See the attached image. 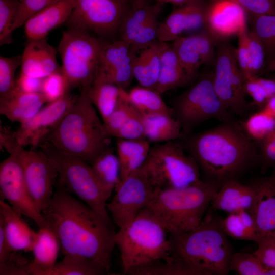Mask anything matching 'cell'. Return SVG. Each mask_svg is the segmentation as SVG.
Here are the masks:
<instances>
[{"mask_svg":"<svg viewBox=\"0 0 275 275\" xmlns=\"http://www.w3.org/2000/svg\"><path fill=\"white\" fill-rule=\"evenodd\" d=\"M207 0H190L176 6L160 22L158 40L172 42L185 33L204 29Z\"/></svg>","mask_w":275,"mask_h":275,"instance_id":"20","label":"cell"},{"mask_svg":"<svg viewBox=\"0 0 275 275\" xmlns=\"http://www.w3.org/2000/svg\"><path fill=\"white\" fill-rule=\"evenodd\" d=\"M248 29L238 35V46L236 48V58L244 80L252 78L250 51L248 44Z\"/></svg>","mask_w":275,"mask_h":275,"instance_id":"50","label":"cell"},{"mask_svg":"<svg viewBox=\"0 0 275 275\" xmlns=\"http://www.w3.org/2000/svg\"><path fill=\"white\" fill-rule=\"evenodd\" d=\"M162 5L148 0L128 7L119 29L120 39L137 52L158 40V17Z\"/></svg>","mask_w":275,"mask_h":275,"instance_id":"16","label":"cell"},{"mask_svg":"<svg viewBox=\"0 0 275 275\" xmlns=\"http://www.w3.org/2000/svg\"><path fill=\"white\" fill-rule=\"evenodd\" d=\"M19 154L29 193L36 208L42 213L53 196L58 172L42 150L23 148Z\"/></svg>","mask_w":275,"mask_h":275,"instance_id":"15","label":"cell"},{"mask_svg":"<svg viewBox=\"0 0 275 275\" xmlns=\"http://www.w3.org/2000/svg\"><path fill=\"white\" fill-rule=\"evenodd\" d=\"M104 41L89 32L69 28L63 33L58 51L62 72L68 89L78 88L87 91L98 71Z\"/></svg>","mask_w":275,"mask_h":275,"instance_id":"7","label":"cell"},{"mask_svg":"<svg viewBox=\"0 0 275 275\" xmlns=\"http://www.w3.org/2000/svg\"><path fill=\"white\" fill-rule=\"evenodd\" d=\"M190 84L171 43L162 42L159 77L154 90L162 94Z\"/></svg>","mask_w":275,"mask_h":275,"instance_id":"27","label":"cell"},{"mask_svg":"<svg viewBox=\"0 0 275 275\" xmlns=\"http://www.w3.org/2000/svg\"><path fill=\"white\" fill-rule=\"evenodd\" d=\"M0 144L1 149H5L9 154L19 152L23 148L17 141L15 131L2 125H1Z\"/></svg>","mask_w":275,"mask_h":275,"instance_id":"55","label":"cell"},{"mask_svg":"<svg viewBox=\"0 0 275 275\" xmlns=\"http://www.w3.org/2000/svg\"><path fill=\"white\" fill-rule=\"evenodd\" d=\"M261 108V109L275 118V95L269 98Z\"/></svg>","mask_w":275,"mask_h":275,"instance_id":"57","label":"cell"},{"mask_svg":"<svg viewBox=\"0 0 275 275\" xmlns=\"http://www.w3.org/2000/svg\"><path fill=\"white\" fill-rule=\"evenodd\" d=\"M252 77L259 76L265 73L267 65L263 46L259 39L250 31L248 33Z\"/></svg>","mask_w":275,"mask_h":275,"instance_id":"47","label":"cell"},{"mask_svg":"<svg viewBox=\"0 0 275 275\" xmlns=\"http://www.w3.org/2000/svg\"><path fill=\"white\" fill-rule=\"evenodd\" d=\"M129 99L132 104L143 114H163L173 115L161 97V94L154 89L138 86L128 91Z\"/></svg>","mask_w":275,"mask_h":275,"instance_id":"36","label":"cell"},{"mask_svg":"<svg viewBox=\"0 0 275 275\" xmlns=\"http://www.w3.org/2000/svg\"><path fill=\"white\" fill-rule=\"evenodd\" d=\"M219 222L228 237L257 243L260 241L254 218L248 211L229 213L226 217L219 219Z\"/></svg>","mask_w":275,"mask_h":275,"instance_id":"33","label":"cell"},{"mask_svg":"<svg viewBox=\"0 0 275 275\" xmlns=\"http://www.w3.org/2000/svg\"><path fill=\"white\" fill-rule=\"evenodd\" d=\"M91 165L107 200L120 181L121 167L117 155L109 147Z\"/></svg>","mask_w":275,"mask_h":275,"instance_id":"31","label":"cell"},{"mask_svg":"<svg viewBox=\"0 0 275 275\" xmlns=\"http://www.w3.org/2000/svg\"><path fill=\"white\" fill-rule=\"evenodd\" d=\"M244 88L254 103L261 107L271 97L275 95V78L260 76L244 80Z\"/></svg>","mask_w":275,"mask_h":275,"instance_id":"40","label":"cell"},{"mask_svg":"<svg viewBox=\"0 0 275 275\" xmlns=\"http://www.w3.org/2000/svg\"><path fill=\"white\" fill-rule=\"evenodd\" d=\"M69 91L61 68L43 79L41 93L47 103L60 99Z\"/></svg>","mask_w":275,"mask_h":275,"instance_id":"44","label":"cell"},{"mask_svg":"<svg viewBox=\"0 0 275 275\" xmlns=\"http://www.w3.org/2000/svg\"><path fill=\"white\" fill-rule=\"evenodd\" d=\"M111 138L95 107L87 93L81 91L72 107L44 142L91 164L111 147Z\"/></svg>","mask_w":275,"mask_h":275,"instance_id":"3","label":"cell"},{"mask_svg":"<svg viewBox=\"0 0 275 275\" xmlns=\"http://www.w3.org/2000/svg\"><path fill=\"white\" fill-rule=\"evenodd\" d=\"M136 108L129 99L128 92L122 88L115 108L107 119L103 122L105 129L111 138Z\"/></svg>","mask_w":275,"mask_h":275,"instance_id":"41","label":"cell"},{"mask_svg":"<svg viewBox=\"0 0 275 275\" xmlns=\"http://www.w3.org/2000/svg\"><path fill=\"white\" fill-rule=\"evenodd\" d=\"M190 83L198 77L203 65L201 56L191 35L181 36L171 43Z\"/></svg>","mask_w":275,"mask_h":275,"instance_id":"35","label":"cell"},{"mask_svg":"<svg viewBox=\"0 0 275 275\" xmlns=\"http://www.w3.org/2000/svg\"><path fill=\"white\" fill-rule=\"evenodd\" d=\"M161 46L162 42L157 40L136 53L132 71L141 86L154 89L159 77Z\"/></svg>","mask_w":275,"mask_h":275,"instance_id":"28","label":"cell"},{"mask_svg":"<svg viewBox=\"0 0 275 275\" xmlns=\"http://www.w3.org/2000/svg\"><path fill=\"white\" fill-rule=\"evenodd\" d=\"M77 0H57L30 17L24 23L27 40L45 38L53 29L66 23Z\"/></svg>","mask_w":275,"mask_h":275,"instance_id":"22","label":"cell"},{"mask_svg":"<svg viewBox=\"0 0 275 275\" xmlns=\"http://www.w3.org/2000/svg\"><path fill=\"white\" fill-rule=\"evenodd\" d=\"M176 141L151 147L143 165L155 189L181 188L202 180L196 161Z\"/></svg>","mask_w":275,"mask_h":275,"instance_id":"8","label":"cell"},{"mask_svg":"<svg viewBox=\"0 0 275 275\" xmlns=\"http://www.w3.org/2000/svg\"><path fill=\"white\" fill-rule=\"evenodd\" d=\"M60 249L59 238L50 228H39L31 251L33 259L28 265L29 274L48 275L57 263Z\"/></svg>","mask_w":275,"mask_h":275,"instance_id":"25","label":"cell"},{"mask_svg":"<svg viewBox=\"0 0 275 275\" xmlns=\"http://www.w3.org/2000/svg\"><path fill=\"white\" fill-rule=\"evenodd\" d=\"M213 66L212 82L218 97L232 114L245 115L249 104L244 79L238 65L236 48L228 39L217 42Z\"/></svg>","mask_w":275,"mask_h":275,"instance_id":"11","label":"cell"},{"mask_svg":"<svg viewBox=\"0 0 275 275\" xmlns=\"http://www.w3.org/2000/svg\"><path fill=\"white\" fill-rule=\"evenodd\" d=\"M43 79L31 76L20 72L16 79L15 89L25 93H41Z\"/></svg>","mask_w":275,"mask_h":275,"instance_id":"54","label":"cell"},{"mask_svg":"<svg viewBox=\"0 0 275 275\" xmlns=\"http://www.w3.org/2000/svg\"><path fill=\"white\" fill-rule=\"evenodd\" d=\"M56 49L47 38L27 40L21 55V72L35 77L44 78L61 69Z\"/></svg>","mask_w":275,"mask_h":275,"instance_id":"23","label":"cell"},{"mask_svg":"<svg viewBox=\"0 0 275 275\" xmlns=\"http://www.w3.org/2000/svg\"><path fill=\"white\" fill-rule=\"evenodd\" d=\"M275 127V118L260 109L251 114L244 121L242 128L253 141L261 142Z\"/></svg>","mask_w":275,"mask_h":275,"instance_id":"39","label":"cell"},{"mask_svg":"<svg viewBox=\"0 0 275 275\" xmlns=\"http://www.w3.org/2000/svg\"><path fill=\"white\" fill-rule=\"evenodd\" d=\"M247 13L236 0H207L204 29L217 42L248 29Z\"/></svg>","mask_w":275,"mask_h":275,"instance_id":"19","label":"cell"},{"mask_svg":"<svg viewBox=\"0 0 275 275\" xmlns=\"http://www.w3.org/2000/svg\"><path fill=\"white\" fill-rule=\"evenodd\" d=\"M122 89L114 84L96 78L88 90L84 92L87 93L104 122L115 108Z\"/></svg>","mask_w":275,"mask_h":275,"instance_id":"32","label":"cell"},{"mask_svg":"<svg viewBox=\"0 0 275 275\" xmlns=\"http://www.w3.org/2000/svg\"><path fill=\"white\" fill-rule=\"evenodd\" d=\"M41 145L56 169L58 182L92 209L110 218L106 208L107 200L91 165L79 157L57 149L47 142Z\"/></svg>","mask_w":275,"mask_h":275,"instance_id":"10","label":"cell"},{"mask_svg":"<svg viewBox=\"0 0 275 275\" xmlns=\"http://www.w3.org/2000/svg\"><path fill=\"white\" fill-rule=\"evenodd\" d=\"M155 2L159 3L161 4H171L175 6H179L183 4L190 0H154Z\"/></svg>","mask_w":275,"mask_h":275,"instance_id":"58","label":"cell"},{"mask_svg":"<svg viewBox=\"0 0 275 275\" xmlns=\"http://www.w3.org/2000/svg\"><path fill=\"white\" fill-rule=\"evenodd\" d=\"M122 3L127 7H129L134 4L140 3L141 2L148 0H121Z\"/></svg>","mask_w":275,"mask_h":275,"instance_id":"60","label":"cell"},{"mask_svg":"<svg viewBox=\"0 0 275 275\" xmlns=\"http://www.w3.org/2000/svg\"><path fill=\"white\" fill-rule=\"evenodd\" d=\"M168 232L147 207L115 236L123 274L132 269L163 259L171 253Z\"/></svg>","mask_w":275,"mask_h":275,"instance_id":"6","label":"cell"},{"mask_svg":"<svg viewBox=\"0 0 275 275\" xmlns=\"http://www.w3.org/2000/svg\"><path fill=\"white\" fill-rule=\"evenodd\" d=\"M113 137L127 140H146L143 114L136 108Z\"/></svg>","mask_w":275,"mask_h":275,"instance_id":"46","label":"cell"},{"mask_svg":"<svg viewBox=\"0 0 275 275\" xmlns=\"http://www.w3.org/2000/svg\"><path fill=\"white\" fill-rule=\"evenodd\" d=\"M43 106L42 105L24 106L0 102V113L11 122L21 124L32 118Z\"/></svg>","mask_w":275,"mask_h":275,"instance_id":"48","label":"cell"},{"mask_svg":"<svg viewBox=\"0 0 275 275\" xmlns=\"http://www.w3.org/2000/svg\"><path fill=\"white\" fill-rule=\"evenodd\" d=\"M19 152L9 154L1 163V199L6 200L16 211L31 219L38 228L45 226L44 217L36 208L28 189Z\"/></svg>","mask_w":275,"mask_h":275,"instance_id":"14","label":"cell"},{"mask_svg":"<svg viewBox=\"0 0 275 275\" xmlns=\"http://www.w3.org/2000/svg\"><path fill=\"white\" fill-rule=\"evenodd\" d=\"M127 9L121 0H77L66 24L69 28L108 36L118 32Z\"/></svg>","mask_w":275,"mask_h":275,"instance_id":"13","label":"cell"},{"mask_svg":"<svg viewBox=\"0 0 275 275\" xmlns=\"http://www.w3.org/2000/svg\"><path fill=\"white\" fill-rule=\"evenodd\" d=\"M250 17V31L262 44L268 64L275 58V15Z\"/></svg>","mask_w":275,"mask_h":275,"instance_id":"37","label":"cell"},{"mask_svg":"<svg viewBox=\"0 0 275 275\" xmlns=\"http://www.w3.org/2000/svg\"><path fill=\"white\" fill-rule=\"evenodd\" d=\"M180 139L197 163L203 181L219 188L228 181L237 180L259 161L255 143L242 127L231 121Z\"/></svg>","mask_w":275,"mask_h":275,"instance_id":"2","label":"cell"},{"mask_svg":"<svg viewBox=\"0 0 275 275\" xmlns=\"http://www.w3.org/2000/svg\"><path fill=\"white\" fill-rule=\"evenodd\" d=\"M137 52L121 39L112 42L104 41L96 78L125 89L134 78L132 66Z\"/></svg>","mask_w":275,"mask_h":275,"instance_id":"18","label":"cell"},{"mask_svg":"<svg viewBox=\"0 0 275 275\" xmlns=\"http://www.w3.org/2000/svg\"><path fill=\"white\" fill-rule=\"evenodd\" d=\"M78 96L70 91L60 99L43 106L30 120L15 131L19 144L32 149L41 145L76 101Z\"/></svg>","mask_w":275,"mask_h":275,"instance_id":"17","label":"cell"},{"mask_svg":"<svg viewBox=\"0 0 275 275\" xmlns=\"http://www.w3.org/2000/svg\"><path fill=\"white\" fill-rule=\"evenodd\" d=\"M191 36L201 56L203 65L213 66L217 41L205 29Z\"/></svg>","mask_w":275,"mask_h":275,"instance_id":"45","label":"cell"},{"mask_svg":"<svg viewBox=\"0 0 275 275\" xmlns=\"http://www.w3.org/2000/svg\"><path fill=\"white\" fill-rule=\"evenodd\" d=\"M19 0H0V45L12 42V28L20 8Z\"/></svg>","mask_w":275,"mask_h":275,"instance_id":"42","label":"cell"},{"mask_svg":"<svg viewBox=\"0 0 275 275\" xmlns=\"http://www.w3.org/2000/svg\"><path fill=\"white\" fill-rule=\"evenodd\" d=\"M62 261L57 262L48 275H103L106 270L97 263L81 256L64 255Z\"/></svg>","mask_w":275,"mask_h":275,"instance_id":"34","label":"cell"},{"mask_svg":"<svg viewBox=\"0 0 275 275\" xmlns=\"http://www.w3.org/2000/svg\"><path fill=\"white\" fill-rule=\"evenodd\" d=\"M250 16L275 15V0H236Z\"/></svg>","mask_w":275,"mask_h":275,"instance_id":"52","label":"cell"},{"mask_svg":"<svg viewBox=\"0 0 275 275\" xmlns=\"http://www.w3.org/2000/svg\"><path fill=\"white\" fill-rule=\"evenodd\" d=\"M260 142L258 155L262 170L265 172L270 168L275 169V127Z\"/></svg>","mask_w":275,"mask_h":275,"instance_id":"51","label":"cell"},{"mask_svg":"<svg viewBox=\"0 0 275 275\" xmlns=\"http://www.w3.org/2000/svg\"><path fill=\"white\" fill-rule=\"evenodd\" d=\"M229 270L239 275H275V270L264 265L253 253H232Z\"/></svg>","mask_w":275,"mask_h":275,"instance_id":"38","label":"cell"},{"mask_svg":"<svg viewBox=\"0 0 275 275\" xmlns=\"http://www.w3.org/2000/svg\"><path fill=\"white\" fill-rule=\"evenodd\" d=\"M255 190L253 184L244 185L237 180L224 183L218 189L211 204L215 210L229 213L251 209L254 201Z\"/></svg>","mask_w":275,"mask_h":275,"instance_id":"26","label":"cell"},{"mask_svg":"<svg viewBox=\"0 0 275 275\" xmlns=\"http://www.w3.org/2000/svg\"><path fill=\"white\" fill-rule=\"evenodd\" d=\"M21 64V56H0V99L7 97L15 90V73Z\"/></svg>","mask_w":275,"mask_h":275,"instance_id":"43","label":"cell"},{"mask_svg":"<svg viewBox=\"0 0 275 275\" xmlns=\"http://www.w3.org/2000/svg\"><path fill=\"white\" fill-rule=\"evenodd\" d=\"M22 215L4 200H0V223L6 238L14 252H30L37 237L33 230L21 217Z\"/></svg>","mask_w":275,"mask_h":275,"instance_id":"24","label":"cell"},{"mask_svg":"<svg viewBox=\"0 0 275 275\" xmlns=\"http://www.w3.org/2000/svg\"><path fill=\"white\" fill-rule=\"evenodd\" d=\"M12 250L6 238L3 226L0 223V264L7 261L12 256Z\"/></svg>","mask_w":275,"mask_h":275,"instance_id":"56","label":"cell"},{"mask_svg":"<svg viewBox=\"0 0 275 275\" xmlns=\"http://www.w3.org/2000/svg\"><path fill=\"white\" fill-rule=\"evenodd\" d=\"M275 71V58L269 61L266 67L265 72H270Z\"/></svg>","mask_w":275,"mask_h":275,"instance_id":"59","label":"cell"},{"mask_svg":"<svg viewBox=\"0 0 275 275\" xmlns=\"http://www.w3.org/2000/svg\"><path fill=\"white\" fill-rule=\"evenodd\" d=\"M170 254L200 275H226L232 254L228 236L219 219L206 212L200 225L190 231L169 235Z\"/></svg>","mask_w":275,"mask_h":275,"instance_id":"4","label":"cell"},{"mask_svg":"<svg viewBox=\"0 0 275 275\" xmlns=\"http://www.w3.org/2000/svg\"><path fill=\"white\" fill-rule=\"evenodd\" d=\"M155 190L143 166L122 180L106 205L113 223L126 226L148 206Z\"/></svg>","mask_w":275,"mask_h":275,"instance_id":"12","label":"cell"},{"mask_svg":"<svg viewBox=\"0 0 275 275\" xmlns=\"http://www.w3.org/2000/svg\"><path fill=\"white\" fill-rule=\"evenodd\" d=\"M151 147L150 142L145 139L117 138L116 154L121 167L120 182L144 164Z\"/></svg>","mask_w":275,"mask_h":275,"instance_id":"29","label":"cell"},{"mask_svg":"<svg viewBox=\"0 0 275 275\" xmlns=\"http://www.w3.org/2000/svg\"><path fill=\"white\" fill-rule=\"evenodd\" d=\"M253 253L266 266L275 270V240H261Z\"/></svg>","mask_w":275,"mask_h":275,"instance_id":"53","label":"cell"},{"mask_svg":"<svg viewBox=\"0 0 275 275\" xmlns=\"http://www.w3.org/2000/svg\"><path fill=\"white\" fill-rule=\"evenodd\" d=\"M171 108L173 116L181 125L182 135L190 134L195 128L209 119L226 122L231 121L232 117L215 91L212 73L198 77L175 98Z\"/></svg>","mask_w":275,"mask_h":275,"instance_id":"9","label":"cell"},{"mask_svg":"<svg viewBox=\"0 0 275 275\" xmlns=\"http://www.w3.org/2000/svg\"><path fill=\"white\" fill-rule=\"evenodd\" d=\"M252 184L255 196L249 212L254 218L260 241L275 240V169L271 175L261 178Z\"/></svg>","mask_w":275,"mask_h":275,"instance_id":"21","label":"cell"},{"mask_svg":"<svg viewBox=\"0 0 275 275\" xmlns=\"http://www.w3.org/2000/svg\"><path fill=\"white\" fill-rule=\"evenodd\" d=\"M145 138L157 144L176 141L182 136L181 125L173 115L143 114Z\"/></svg>","mask_w":275,"mask_h":275,"instance_id":"30","label":"cell"},{"mask_svg":"<svg viewBox=\"0 0 275 275\" xmlns=\"http://www.w3.org/2000/svg\"><path fill=\"white\" fill-rule=\"evenodd\" d=\"M218 189L202 180L181 188L155 189L147 208L169 235L187 232L200 225Z\"/></svg>","mask_w":275,"mask_h":275,"instance_id":"5","label":"cell"},{"mask_svg":"<svg viewBox=\"0 0 275 275\" xmlns=\"http://www.w3.org/2000/svg\"><path fill=\"white\" fill-rule=\"evenodd\" d=\"M42 214L57 234L64 255L86 257L109 273L116 233L111 218L75 198L58 182Z\"/></svg>","mask_w":275,"mask_h":275,"instance_id":"1","label":"cell"},{"mask_svg":"<svg viewBox=\"0 0 275 275\" xmlns=\"http://www.w3.org/2000/svg\"><path fill=\"white\" fill-rule=\"evenodd\" d=\"M57 0H19L20 6L12 28L13 33L32 16Z\"/></svg>","mask_w":275,"mask_h":275,"instance_id":"49","label":"cell"}]
</instances>
